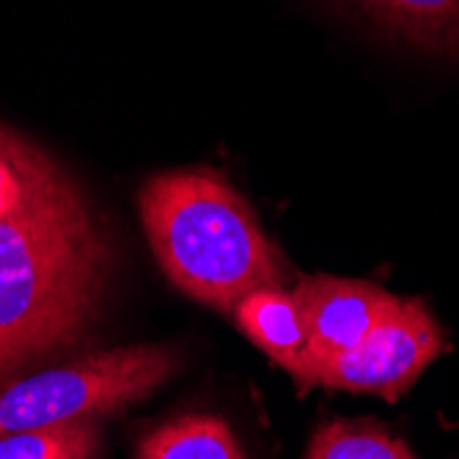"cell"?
I'll return each mask as SVG.
<instances>
[{
  "instance_id": "cell-2",
  "label": "cell",
  "mask_w": 459,
  "mask_h": 459,
  "mask_svg": "<svg viewBox=\"0 0 459 459\" xmlns=\"http://www.w3.org/2000/svg\"><path fill=\"white\" fill-rule=\"evenodd\" d=\"M138 201L160 267L193 300L231 314L250 291L289 283L281 247L223 174L165 171L141 187Z\"/></svg>"
},
{
  "instance_id": "cell-7",
  "label": "cell",
  "mask_w": 459,
  "mask_h": 459,
  "mask_svg": "<svg viewBox=\"0 0 459 459\" xmlns=\"http://www.w3.org/2000/svg\"><path fill=\"white\" fill-rule=\"evenodd\" d=\"M415 48L459 58V0H342Z\"/></svg>"
},
{
  "instance_id": "cell-10",
  "label": "cell",
  "mask_w": 459,
  "mask_h": 459,
  "mask_svg": "<svg viewBox=\"0 0 459 459\" xmlns=\"http://www.w3.org/2000/svg\"><path fill=\"white\" fill-rule=\"evenodd\" d=\"M306 459H415V454L374 421H330L314 435Z\"/></svg>"
},
{
  "instance_id": "cell-12",
  "label": "cell",
  "mask_w": 459,
  "mask_h": 459,
  "mask_svg": "<svg viewBox=\"0 0 459 459\" xmlns=\"http://www.w3.org/2000/svg\"><path fill=\"white\" fill-rule=\"evenodd\" d=\"M91 459H94V456H91Z\"/></svg>"
},
{
  "instance_id": "cell-3",
  "label": "cell",
  "mask_w": 459,
  "mask_h": 459,
  "mask_svg": "<svg viewBox=\"0 0 459 459\" xmlns=\"http://www.w3.org/2000/svg\"><path fill=\"white\" fill-rule=\"evenodd\" d=\"M177 368L171 347H121L0 385V437L100 419L149 396Z\"/></svg>"
},
{
  "instance_id": "cell-1",
  "label": "cell",
  "mask_w": 459,
  "mask_h": 459,
  "mask_svg": "<svg viewBox=\"0 0 459 459\" xmlns=\"http://www.w3.org/2000/svg\"><path fill=\"white\" fill-rule=\"evenodd\" d=\"M110 247L69 182L0 221V377L74 344L97 319Z\"/></svg>"
},
{
  "instance_id": "cell-11",
  "label": "cell",
  "mask_w": 459,
  "mask_h": 459,
  "mask_svg": "<svg viewBox=\"0 0 459 459\" xmlns=\"http://www.w3.org/2000/svg\"><path fill=\"white\" fill-rule=\"evenodd\" d=\"M100 421L80 419L50 429L0 437V459H91L100 448Z\"/></svg>"
},
{
  "instance_id": "cell-4",
  "label": "cell",
  "mask_w": 459,
  "mask_h": 459,
  "mask_svg": "<svg viewBox=\"0 0 459 459\" xmlns=\"http://www.w3.org/2000/svg\"><path fill=\"white\" fill-rule=\"evenodd\" d=\"M443 350L446 333L427 306L399 298L358 347L319 368L316 385L396 402Z\"/></svg>"
},
{
  "instance_id": "cell-9",
  "label": "cell",
  "mask_w": 459,
  "mask_h": 459,
  "mask_svg": "<svg viewBox=\"0 0 459 459\" xmlns=\"http://www.w3.org/2000/svg\"><path fill=\"white\" fill-rule=\"evenodd\" d=\"M138 459H245L231 429L215 415H182L149 432Z\"/></svg>"
},
{
  "instance_id": "cell-6",
  "label": "cell",
  "mask_w": 459,
  "mask_h": 459,
  "mask_svg": "<svg viewBox=\"0 0 459 459\" xmlns=\"http://www.w3.org/2000/svg\"><path fill=\"white\" fill-rule=\"evenodd\" d=\"M237 327L273 363L291 374L300 394L311 391L308 330L295 291L286 286H262L245 295L231 311Z\"/></svg>"
},
{
  "instance_id": "cell-8",
  "label": "cell",
  "mask_w": 459,
  "mask_h": 459,
  "mask_svg": "<svg viewBox=\"0 0 459 459\" xmlns=\"http://www.w3.org/2000/svg\"><path fill=\"white\" fill-rule=\"evenodd\" d=\"M66 185L69 177L45 152L0 127V221L33 210Z\"/></svg>"
},
{
  "instance_id": "cell-5",
  "label": "cell",
  "mask_w": 459,
  "mask_h": 459,
  "mask_svg": "<svg viewBox=\"0 0 459 459\" xmlns=\"http://www.w3.org/2000/svg\"><path fill=\"white\" fill-rule=\"evenodd\" d=\"M291 291H295L308 330V363L314 388L319 368L358 347L374 330V325L399 303V298L374 283L333 275L303 278Z\"/></svg>"
}]
</instances>
